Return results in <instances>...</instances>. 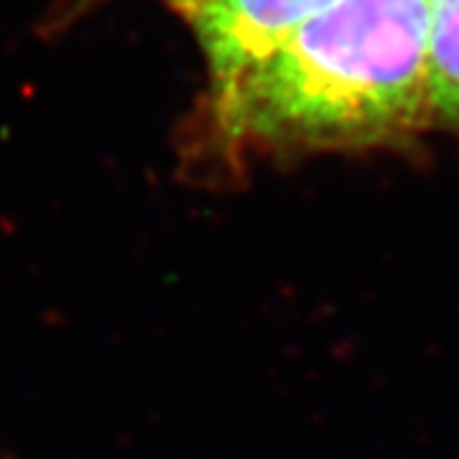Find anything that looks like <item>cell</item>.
Segmentation results:
<instances>
[{
	"mask_svg": "<svg viewBox=\"0 0 459 459\" xmlns=\"http://www.w3.org/2000/svg\"><path fill=\"white\" fill-rule=\"evenodd\" d=\"M431 126L459 128V0H429Z\"/></svg>",
	"mask_w": 459,
	"mask_h": 459,
	"instance_id": "3957f363",
	"label": "cell"
},
{
	"mask_svg": "<svg viewBox=\"0 0 459 459\" xmlns=\"http://www.w3.org/2000/svg\"><path fill=\"white\" fill-rule=\"evenodd\" d=\"M334 0H186L179 13L207 66L195 115L225 105L247 74Z\"/></svg>",
	"mask_w": 459,
	"mask_h": 459,
	"instance_id": "7a4b0ae2",
	"label": "cell"
},
{
	"mask_svg": "<svg viewBox=\"0 0 459 459\" xmlns=\"http://www.w3.org/2000/svg\"><path fill=\"white\" fill-rule=\"evenodd\" d=\"M429 0H334L195 115L199 143L246 153H322L401 143L431 126Z\"/></svg>",
	"mask_w": 459,
	"mask_h": 459,
	"instance_id": "6da1fadb",
	"label": "cell"
},
{
	"mask_svg": "<svg viewBox=\"0 0 459 459\" xmlns=\"http://www.w3.org/2000/svg\"><path fill=\"white\" fill-rule=\"evenodd\" d=\"M102 3H108V0H59L56 8H54V13H51L49 23H54V26H69V23H74V21L87 16L90 11H95ZM161 3H166L177 13L186 0H161Z\"/></svg>",
	"mask_w": 459,
	"mask_h": 459,
	"instance_id": "277c9868",
	"label": "cell"
}]
</instances>
